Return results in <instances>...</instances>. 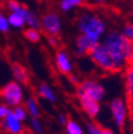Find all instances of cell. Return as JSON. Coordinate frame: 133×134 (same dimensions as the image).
Instances as JSON below:
<instances>
[{
  "label": "cell",
  "mask_w": 133,
  "mask_h": 134,
  "mask_svg": "<svg viewBox=\"0 0 133 134\" xmlns=\"http://www.w3.org/2000/svg\"><path fill=\"white\" fill-rule=\"evenodd\" d=\"M102 44L121 71L133 62V41L125 37L122 32H107Z\"/></svg>",
  "instance_id": "6da1fadb"
},
{
  "label": "cell",
  "mask_w": 133,
  "mask_h": 134,
  "mask_svg": "<svg viewBox=\"0 0 133 134\" xmlns=\"http://www.w3.org/2000/svg\"><path fill=\"white\" fill-rule=\"evenodd\" d=\"M78 28L82 34L88 36L91 41L98 43L105 31V24L96 14L85 12L82 13L78 18Z\"/></svg>",
  "instance_id": "7a4b0ae2"
},
{
  "label": "cell",
  "mask_w": 133,
  "mask_h": 134,
  "mask_svg": "<svg viewBox=\"0 0 133 134\" xmlns=\"http://www.w3.org/2000/svg\"><path fill=\"white\" fill-rule=\"evenodd\" d=\"M90 56V59L92 60L96 66H98L101 70L105 71L108 73H116V72H120V68L114 60L111 59V56L109 55V53L107 52V49L104 48V46L102 43H96L94 47L91 48V50L89 52L88 54Z\"/></svg>",
  "instance_id": "3957f363"
},
{
  "label": "cell",
  "mask_w": 133,
  "mask_h": 134,
  "mask_svg": "<svg viewBox=\"0 0 133 134\" xmlns=\"http://www.w3.org/2000/svg\"><path fill=\"white\" fill-rule=\"evenodd\" d=\"M7 8L11 12H14V13L19 14L23 19H24L25 24L29 25V28L36 29V30L41 29V20H40V18L36 16V13L33 12L31 10H29V8H26L20 3H18L17 0H8Z\"/></svg>",
  "instance_id": "277c9868"
},
{
  "label": "cell",
  "mask_w": 133,
  "mask_h": 134,
  "mask_svg": "<svg viewBox=\"0 0 133 134\" xmlns=\"http://www.w3.org/2000/svg\"><path fill=\"white\" fill-rule=\"evenodd\" d=\"M0 97L8 107L20 105L23 102V89L17 81H10L0 90Z\"/></svg>",
  "instance_id": "5b68a950"
},
{
  "label": "cell",
  "mask_w": 133,
  "mask_h": 134,
  "mask_svg": "<svg viewBox=\"0 0 133 134\" xmlns=\"http://www.w3.org/2000/svg\"><path fill=\"white\" fill-rule=\"evenodd\" d=\"M77 92L84 93L97 102H101L105 95V91L102 85L94 80H84L83 83H81L78 85Z\"/></svg>",
  "instance_id": "8992f818"
},
{
  "label": "cell",
  "mask_w": 133,
  "mask_h": 134,
  "mask_svg": "<svg viewBox=\"0 0 133 134\" xmlns=\"http://www.w3.org/2000/svg\"><path fill=\"white\" fill-rule=\"evenodd\" d=\"M41 28L43 29L48 35L52 36H59L61 31V19L60 17L54 12L44 13L41 18Z\"/></svg>",
  "instance_id": "52a82bcc"
},
{
  "label": "cell",
  "mask_w": 133,
  "mask_h": 134,
  "mask_svg": "<svg viewBox=\"0 0 133 134\" xmlns=\"http://www.w3.org/2000/svg\"><path fill=\"white\" fill-rule=\"evenodd\" d=\"M109 108H110V113L115 125L119 128H122L125 126L126 116H127V108H126L124 99H121V98L111 99V102L109 103Z\"/></svg>",
  "instance_id": "ba28073f"
},
{
  "label": "cell",
  "mask_w": 133,
  "mask_h": 134,
  "mask_svg": "<svg viewBox=\"0 0 133 134\" xmlns=\"http://www.w3.org/2000/svg\"><path fill=\"white\" fill-rule=\"evenodd\" d=\"M77 93H78V99H79L81 107L85 111V114L89 117H91V119L97 116V114L100 113V102L92 99L91 97H89V96L84 95V93H81V92H77Z\"/></svg>",
  "instance_id": "9c48e42d"
},
{
  "label": "cell",
  "mask_w": 133,
  "mask_h": 134,
  "mask_svg": "<svg viewBox=\"0 0 133 134\" xmlns=\"http://www.w3.org/2000/svg\"><path fill=\"white\" fill-rule=\"evenodd\" d=\"M0 122H1L3 128L11 134H20L23 131L22 121H19L16 116H14L12 110L8 113L7 116H6L4 120L0 121Z\"/></svg>",
  "instance_id": "30bf717a"
},
{
  "label": "cell",
  "mask_w": 133,
  "mask_h": 134,
  "mask_svg": "<svg viewBox=\"0 0 133 134\" xmlns=\"http://www.w3.org/2000/svg\"><path fill=\"white\" fill-rule=\"evenodd\" d=\"M96 44L94 41L85 36L84 34H81L79 36L76 38V49H77V54L79 56L88 55L89 52L91 50V48Z\"/></svg>",
  "instance_id": "8fae6325"
},
{
  "label": "cell",
  "mask_w": 133,
  "mask_h": 134,
  "mask_svg": "<svg viewBox=\"0 0 133 134\" xmlns=\"http://www.w3.org/2000/svg\"><path fill=\"white\" fill-rule=\"evenodd\" d=\"M55 64L58 70L60 71L62 74H71L72 72V65H71V60H70L68 55L62 50H59L55 55Z\"/></svg>",
  "instance_id": "7c38bea8"
},
{
  "label": "cell",
  "mask_w": 133,
  "mask_h": 134,
  "mask_svg": "<svg viewBox=\"0 0 133 134\" xmlns=\"http://www.w3.org/2000/svg\"><path fill=\"white\" fill-rule=\"evenodd\" d=\"M125 87H126V97H127L128 105L133 108V62L126 67Z\"/></svg>",
  "instance_id": "4fadbf2b"
},
{
  "label": "cell",
  "mask_w": 133,
  "mask_h": 134,
  "mask_svg": "<svg viewBox=\"0 0 133 134\" xmlns=\"http://www.w3.org/2000/svg\"><path fill=\"white\" fill-rule=\"evenodd\" d=\"M11 68H12V74H13V77L16 78L17 83H20V84H23V85H28L30 78H29V73H28V71H26V68H25L23 65L18 64V62L12 64Z\"/></svg>",
  "instance_id": "5bb4252c"
},
{
  "label": "cell",
  "mask_w": 133,
  "mask_h": 134,
  "mask_svg": "<svg viewBox=\"0 0 133 134\" xmlns=\"http://www.w3.org/2000/svg\"><path fill=\"white\" fill-rule=\"evenodd\" d=\"M39 95L41 97H43L44 99L49 100V102H55L56 100V97H55V93L48 86L47 84H40L39 86Z\"/></svg>",
  "instance_id": "9a60e30c"
},
{
  "label": "cell",
  "mask_w": 133,
  "mask_h": 134,
  "mask_svg": "<svg viewBox=\"0 0 133 134\" xmlns=\"http://www.w3.org/2000/svg\"><path fill=\"white\" fill-rule=\"evenodd\" d=\"M25 107H26V111L30 113V115L33 117H39L40 116V109H39V104L35 100V98L29 97L25 102Z\"/></svg>",
  "instance_id": "2e32d148"
},
{
  "label": "cell",
  "mask_w": 133,
  "mask_h": 134,
  "mask_svg": "<svg viewBox=\"0 0 133 134\" xmlns=\"http://www.w3.org/2000/svg\"><path fill=\"white\" fill-rule=\"evenodd\" d=\"M84 4V0H61L60 3V8L64 12H68L72 8L78 7Z\"/></svg>",
  "instance_id": "e0dca14e"
},
{
  "label": "cell",
  "mask_w": 133,
  "mask_h": 134,
  "mask_svg": "<svg viewBox=\"0 0 133 134\" xmlns=\"http://www.w3.org/2000/svg\"><path fill=\"white\" fill-rule=\"evenodd\" d=\"M7 20H8V24L12 25L13 28H23L25 24L24 19H23L19 14L14 13V12H11V13L8 14Z\"/></svg>",
  "instance_id": "ac0fdd59"
},
{
  "label": "cell",
  "mask_w": 133,
  "mask_h": 134,
  "mask_svg": "<svg viewBox=\"0 0 133 134\" xmlns=\"http://www.w3.org/2000/svg\"><path fill=\"white\" fill-rule=\"evenodd\" d=\"M24 36L26 37L29 42H33V43H37V42L41 40V35H40L39 30L33 28H28L24 31Z\"/></svg>",
  "instance_id": "d6986e66"
},
{
  "label": "cell",
  "mask_w": 133,
  "mask_h": 134,
  "mask_svg": "<svg viewBox=\"0 0 133 134\" xmlns=\"http://www.w3.org/2000/svg\"><path fill=\"white\" fill-rule=\"evenodd\" d=\"M65 126H66L67 134H84L82 127L77 122H75L73 120H68Z\"/></svg>",
  "instance_id": "ffe728a7"
},
{
  "label": "cell",
  "mask_w": 133,
  "mask_h": 134,
  "mask_svg": "<svg viewBox=\"0 0 133 134\" xmlns=\"http://www.w3.org/2000/svg\"><path fill=\"white\" fill-rule=\"evenodd\" d=\"M12 113H13V115L19 121H24L25 119H26V109H25L24 107H22V105L14 107L13 110H12Z\"/></svg>",
  "instance_id": "44dd1931"
},
{
  "label": "cell",
  "mask_w": 133,
  "mask_h": 134,
  "mask_svg": "<svg viewBox=\"0 0 133 134\" xmlns=\"http://www.w3.org/2000/svg\"><path fill=\"white\" fill-rule=\"evenodd\" d=\"M86 129H88L89 134H102L103 128H101L100 125H97V123H95V122H88Z\"/></svg>",
  "instance_id": "7402d4cb"
},
{
  "label": "cell",
  "mask_w": 133,
  "mask_h": 134,
  "mask_svg": "<svg viewBox=\"0 0 133 134\" xmlns=\"http://www.w3.org/2000/svg\"><path fill=\"white\" fill-rule=\"evenodd\" d=\"M30 125H31V128L36 132L37 134H42L43 129H42V125H41V122H40L39 117H31Z\"/></svg>",
  "instance_id": "603a6c76"
},
{
  "label": "cell",
  "mask_w": 133,
  "mask_h": 134,
  "mask_svg": "<svg viewBox=\"0 0 133 134\" xmlns=\"http://www.w3.org/2000/svg\"><path fill=\"white\" fill-rule=\"evenodd\" d=\"M8 28H10V24H8L7 17L0 13V32H7Z\"/></svg>",
  "instance_id": "cb8c5ba5"
},
{
  "label": "cell",
  "mask_w": 133,
  "mask_h": 134,
  "mask_svg": "<svg viewBox=\"0 0 133 134\" xmlns=\"http://www.w3.org/2000/svg\"><path fill=\"white\" fill-rule=\"evenodd\" d=\"M122 35L127 37L128 40L133 41V24H126L122 30Z\"/></svg>",
  "instance_id": "d4e9b609"
},
{
  "label": "cell",
  "mask_w": 133,
  "mask_h": 134,
  "mask_svg": "<svg viewBox=\"0 0 133 134\" xmlns=\"http://www.w3.org/2000/svg\"><path fill=\"white\" fill-rule=\"evenodd\" d=\"M10 111H11V109L8 108L7 104H0V121L4 120Z\"/></svg>",
  "instance_id": "484cf974"
},
{
  "label": "cell",
  "mask_w": 133,
  "mask_h": 134,
  "mask_svg": "<svg viewBox=\"0 0 133 134\" xmlns=\"http://www.w3.org/2000/svg\"><path fill=\"white\" fill-rule=\"evenodd\" d=\"M59 121H60L61 123H62V125H66L67 123V121H68V119H67L66 116H65V115H59Z\"/></svg>",
  "instance_id": "4316f807"
},
{
  "label": "cell",
  "mask_w": 133,
  "mask_h": 134,
  "mask_svg": "<svg viewBox=\"0 0 133 134\" xmlns=\"http://www.w3.org/2000/svg\"><path fill=\"white\" fill-rule=\"evenodd\" d=\"M102 134H115L111 129H108V128H103L102 129Z\"/></svg>",
  "instance_id": "83f0119b"
},
{
  "label": "cell",
  "mask_w": 133,
  "mask_h": 134,
  "mask_svg": "<svg viewBox=\"0 0 133 134\" xmlns=\"http://www.w3.org/2000/svg\"><path fill=\"white\" fill-rule=\"evenodd\" d=\"M95 3H102V1H104V0H94Z\"/></svg>",
  "instance_id": "f1b7e54d"
},
{
  "label": "cell",
  "mask_w": 133,
  "mask_h": 134,
  "mask_svg": "<svg viewBox=\"0 0 133 134\" xmlns=\"http://www.w3.org/2000/svg\"><path fill=\"white\" fill-rule=\"evenodd\" d=\"M20 134H30V133H20Z\"/></svg>",
  "instance_id": "f546056e"
},
{
  "label": "cell",
  "mask_w": 133,
  "mask_h": 134,
  "mask_svg": "<svg viewBox=\"0 0 133 134\" xmlns=\"http://www.w3.org/2000/svg\"><path fill=\"white\" fill-rule=\"evenodd\" d=\"M132 18H133V11H132Z\"/></svg>",
  "instance_id": "4dcf8cb0"
}]
</instances>
